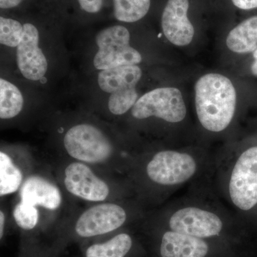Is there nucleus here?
Instances as JSON below:
<instances>
[{
    "label": "nucleus",
    "instance_id": "1",
    "mask_svg": "<svg viewBox=\"0 0 257 257\" xmlns=\"http://www.w3.org/2000/svg\"><path fill=\"white\" fill-rule=\"evenodd\" d=\"M136 216L128 199L92 204L59 221L46 235L49 244L62 255L73 243L100 239L124 229Z\"/></svg>",
    "mask_w": 257,
    "mask_h": 257
},
{
    "label": "nucleus",
    "instance_id": "2",
    "mask_svg": "<svg viewBox=\"0 0 257 257\" xmlns=\"http://www.w3.org/2000/svg\"><path fill=\"white\" fill-rule=\"evenodd\" d=\"M55 178L64 194L76 200L96 204L126 199L134 189L130 181L92 166L72 160H61Z\"/></svg>",
    "mask_w": 257,
    "mask_h": 257
},
{
    "label": "nucleus",
    "instance_id": "3",
    "mask_svg": "<svg viewBox=\"0 0 257 257\" xmlns=\"http://www.w3.org/2000/svg\"><path fill=\"white\" fill-rule=\"evenodd\" d=\"M66 159L121 175L130 174L134 160L118 150L110 137L96 125L79 123L69 127L62 139Z\"/></svg>",
    "mask_w": 257,
    "mask_h": 257
},
{
    "label": "nucleus",
    "instance_id": "4",
    "mask_svg": "<svg viewBox=\"0 0 257 257\" xmlns=\"http://www.w3.org/2000/svg\"><path fill=\"white\" fill-rule=\"evenodd\" d=\"M195 106L198 119L211 133H220L234 118L236 92L234 84L222 74H204L195 84Z\"/></svg>",
    "mask_w": 257,
    "mask_h": 257
},
{
    "label": "nucleus",
    "instance_id": "5",
    "mask_svg": "<svg viewBox=\"0 0 257 257\" xmlns=\"http://www.w3.org/2000/svg\"><path fill=\"white\" fill-rule=\"evenodd\" d=\"M199 164L190 154L162 150L146 160H135L130 171V182H145L150 187H172L190 180L197 174Z\"/></svg>",
    "mask_w": 257,
    "mask_h": 257
},
{
    "label": "nucleus",
    "instance_id": "6",
    "mask_svg": "<svg viewBox=\"0 0 257 257\" xmlns=\"http://www.w3.org/2000/svg\"><path fill=\"white\" fill-rule=\"evenodd\" d=\"M96 42L99 47L94 59L96 69L137 65L143 60L141 54L130 45V32L121 25L101 30L96 35Z\"/></svg>",
    "mask_w": 257,
    "mask_h": 257
},
{
    "label": "nucleus",
    "instance_id": "7",
    "mask_svg": "<svg viewBox=\"0 0 257 257\" xmlns=\"http://www.w3.org/2000/svg\"><path fill=\"white\" fill-rule=\"evenodd\" d=\"M228 192L230 200L241 211L257 206V146L244 150L236 159L230 174Z\"/></svg>",
    "mask_w": 257,
    "mask_h": 257
},
{
    "label": "nucleus",
    "instance_id": "8",
    "mask_svg": "<svg viewBox=\"0 0 257 257\" xmlns=\"http://www.w3.org/2000/svg\"><path fill=\"white\" fill-rule=\"evenodd\" d=\"M65 197L55 176L37 168L27 177L18 193V200L35 206L42 216L45 211L54 218L63 209Z\"/></svg>",
    "mask_w": 257,
    "mask_h": 257
},
{
    "label": "nucleus",
    "instance_id": "9",
    "mask_svg": "<svg viewBox=\"0 0 257 257\" xmlns=\"http://www.w3.org/2000/svg\"><path fill=\"white\" fill-rule=\"evenodd\" d=\"M135 119L156 117L169 123L183 121L187 107L182 92L177 88L162 87L142 96L132 109Z\"/></svg>",
    "mask_w": 257,
    "mask_h": 257
},
{
    "label": "nucleus",
    "instance_id": "10",
    "mask_svg": "<svg viewBox=\"0 0 257 257\" xmlns=\"http://www.w3.org/2000/svg\"><path fill=\"white\" fill-rule=\"evenodd\" d=\"M168 224L172 231L200 239L218 236L224 226L221 218L216 213L192 206L174 211L169 218Z\"/></svg>",
    "mask_w": 257,
    "mask_h": 257
},
{
    "label": "nucleus",
    "instance_id": "11",
    "mask_svg": "<svg viewBox=\"0 0 257 257\" xmlns=\"http://www.w3.org/2000/svg\"><path fill=\"white\" fill-rule=\"evenodd\" d=\"M21 42L17 48V62L20 72L25 78L40 80L46 74L47 61L39 47V32L36 27L25 24Z\"/></svg>",
    "mask_w": 257,
    "mask_h": 257
},
{
    "label": "nucleus",
    "instance_id": "12",
    "mask_svg": "<svg viewBox=\"0 0 257 257\" xmlns=\"http://www.w3.org/2000/svg\"><path fill=\"white\" fill-rule=\"evenodd\" d=\"M189 7V0H168L162 13V31L176 46H187L194 38V28L187 16Z\"/></svg>",
    "mask_w": 257,
    "mask_h": 257
},
{
    "label": "nucleus",
    "instance_id": "13",
    "mask_svg": "<svg viewBox=\"0 0 257 257\" xmlns=\"http://www.w3.org/2000/svg\"><path fill=\"white\" fill-rule=\"evenodd\" d=\"M37 168L30 157H18L12 152H0V196L2 199L18 194L25 179Z\"/></svg>",
    "mask_w": 257,
    "mask_h": 257
},
{
    "label": "nucleus",
    "instance_id": "14",
    "mask_svg": "<svg viewBox=\"0 0 257 257\" xmlns=\"http://www.w3.org/2000/svg\"><path fill=\"white\" fill-rule=\"evenodd\" d=\"M78 245V257H128L135 247V239L123 229L105 237Z\"/></svg>",
    "mask_w": 257,
    "mask_h": 257
},
{
    "label": "nucleus",
    "instance_id": "15",
    "mask_svg": "<svg viewBox=\"0 0 257 257\" xmlns=\"http://www.w3.org/2000/svg\"><path fill=\"white\" fill-rule=\"evenodd\" d=\"M209 246L200 238L177 231H165L161 239V257H205Z\"/></svg>",
    "mask_w": 257,
    "mask_h": 257
},
{
    "label": "nucleus",
    "instance_id": "16",
    "mask_svg": "<svg viewBox=\"0 0 257 257\" xmlns=\"http://www.w3.org/2000/svg\"><path fill=\"white\" fill-rule=\"evenodd\" d=\"M142 75L143 72L138 65L121 66L101 71L98 83L104 92L110 94L128 92L136 89Z\"/></svg>",
    "mask_w": 257,
    "mask_h": 257
},
{
    "label": "nucleus",
    "instance_id": "17",
    "mask_svg": "<svg viewBox=\"0 0 257 257\" xmlns=\"http://www.w3.org/2000/svg\"><path fill=\"white\" fill-rule=\"evenodd\" d=\"M13 223L20 231L22 238L40 237L45 228L41 211L35 206L18 200L13 207Z\"/></svg>",
    "mask_w": 257,
    "mask_h": 257
},
{
    "label": "nucleus",
    "instance_id": "18",
    "mask_svg": "<svg viewBox=\"0 0 257 257\" xmlns=\"http://www.w3.org/2000/svg\"><path fill=\"white\" fill-rule=\"evenodd\" d=\"M226 46L234 53L253 52L257 49V16L246 19L230 31Z\"/></svg>",
    "mask_w": 257,
    "mask_h": 257
},
{
    "label": "nucleus",
    "instance_id": "19",
    "mask_svg": "<svg viewBox=\"0 0 257 257\" xmlns=\"http://www.w3.org/2000/svg\"><path fill=\"white\" fill-rule=\"evenodd\" d=\"M24 99L18 87L5 79H0V118L11 119L23 110Z\"/></svg>",
    "mask_w": 257,
    "mask_h": 257
},
{
    "label": "nucleus",
    "instance_id": "20",
    "mask_svg": "<svg viewBox=\"0 0 257 257\" xmlns=\"http://www.w3.org/2000/svg\"><path fill=\"white\" fill-rule=\"evenodd\" d=\"M116 20L124 23H135L148 13L151 0H113Z\"/></svg>",
    "mask_w": 257,
    "mask_h": 257
},
{
    "label": "nucleus",
    "instance_id": "21",
    "mask_svg": "<svg viewBox=\"0 0 257 257\" xmlns=\"http://www.w3.org/2000/svg\"><path fill=\"white\" fill-rule=\"evenodd\" d=\"M24 27L17 20L0 18V43L5 46L18 47L21 42Z\"/></svg>",
    "mask_w": 257,
    "mask_h": 257
},
{
    "label": "nucleus",
    "instance_id": "22",
    "mask_svg": "<svg viewBox=\"0 0 257 257\" xmlns=\"http://www.w3.org/2000/svg\"><path fill=\"white\" fill-rule=\"evenodd\" d=\"M19 257H60L49 243L40 241V237L22 238Z\"/></svg>",
    "mask_w": 257,
    "mask_h": 257
},
{
    "label": "nucleus",
    "instance_id": "23",
    "mask_svg": "<svg viewBox=\"0 0 257 257\" xmlns=\"http://www.w3.org/2000/svg\"><path fill=\"white\" fill-rule=\"evenodd\" d=\"M137 89L128 92L111 94L108 101V108L111 114L122 115L133 109L138 99Z\"/></svg>",
    "mask_w": 257,
    "mask_h": 257
},
{
    "label": "nucleus",
    "instance_id": "24",
    "mask_svg": "<svg viewBox=\"0 0 257 257\" xmlns=\"http://www.w3.org/2000/svg\"><path fill=\"white\" fill-rule=\"evenodd\" d=\"M9 213L3 207L0 209V241H5L7 234L9 232Z\"/></svg>",
    "mask_w": 257,
    "mask_h": 257
},
{
    "label": "nucleus",
    "instance_id": "25",
    "mask_svg": "<svg viewBox=\"0 0 257 257\" xmlns=\"http://www.w3.org/2000/svg\"><path fill=\"white\" fill-rule=\"evenodd\" d=\"M81 8L89 13H96L100 11L103 0H77Z\"/></svg>",
    "mask_w": 257,
    "mask_h": 257
},
{
    "label": "nucleus",
    "instance_id": "26",
    "mask_svg": "<svg viewBox=\"0 0 257 257\" xmlns=\"http://www.w3.org/2000/svg\"><path fill=\"white\" fill-rule=\"evenodd\" d=\"M233 4L241 10H252L257 8V0H231Z\"/></svg>",
    "mask_w": 257,
    "mask_h": 257
},
{
    "label": "nucleus",
    "instance_id": "27",
    "mask_svg": "<svg viewBox=\"0 0 257 257\" xmlns=\"http://www.w3.org/2000/svg\"><path fill=\"white\" fill-rule=\"evenodd\" d=\"M23 0H0V8L2 9H10L18 6Z\"/></svg>",
    "mask_w": 257,
    "mask_h": 257
},
{
    "label": "nucleus",
    "instance_id": "28",
    "mask_svg": "<svg viewBox=\"0 0 257 257\" xmlns=\"http://www.w3.org/2000/svg\"><path fill=\"white\" fill-rule=\"evenodd\" d=\"M253 62L251 66V71L253 75L257 77V49L253 52Z\"/></svg>",
    "mask_w": 257,
    "mask_h": 257
}]
</instances>
